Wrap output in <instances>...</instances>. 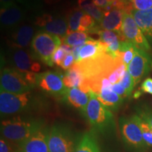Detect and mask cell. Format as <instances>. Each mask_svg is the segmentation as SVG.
<instances>
[{"instance_id":"ba28073f","label":"cell","mask_w":152,"mask_h":152,"mask_svg":"<svg viewBox=\"0 0 152 152\" xmlns=\"http://www.w3.org/2000/svg\"><path fill=\"white\" fill-rule=\"evenodd\" d=\"M49 152H75L76 147L71 132L61 125H55L48 136Z\"/></svg>"},{"instance_id":"7402d4cb","label":"cell","mask_w":152,"mask_h":152,"mask_svg":"<svg viewBox=\"0 0 152 152\" xmlns=\"http://www.w3.org/2000/svg\"><path fill=\"white\" fill-rule=\"evenodd\" d=\"M75 152H100L97 142L92 133L87 132L82 136Z\"/></svg>"},{"instance_id":"ffe728a7","label":"cell","mask_w":152,"mask_h":152,"mask_svg":"<svg viewBox=\"0 0 152 152\" xmlns=\"http://www.w3.org/2000/svg\"><path fill=\"white\" fill-rule=\"evenodd\" d=\"M131 14L145 37L152 38V9L145 11L132 10Z\"/></svg>"},{"instance_id":"836d02e7","label":"cell","mask_w":152,"mask_h":152,"mask_svg":"<svg viewBox=\"0 0 152 152\" xmlns=\"http://www.w3.org/2000/svg\"><path fill=\"white\" fill-rule=\"evenodd\" d=\"M140 117L146 121L152 128V111L150 110L143 109L140 111Z\"/></svg>"},{"instance_id":"2e32d148","label":"cell","mask_w":152,"mask_h":152,"mask_svg":"<svg viewBox=\"0 0 152 152\" xmlns=\"http://www.w3.org/2000/svg\"><path fill=\"white\" fill-rule=\"evenodd\" d=\"M64 83L68 89L77 87L85 93L90 92V89L85 81V77L77 63L65 71L64 74Z\"/></svg>"},{"instance_id":"484cf974","label":"cell","mask_w":152,"mask_h":152,"mask_svg":"<svg viewBox=\"0 0 152 152\" xmlns=\"http://www.w3.org/2000/svg\"><path fill=\"white\" fill-rule=\"evenodd\" d=\"M140 124L144 142L147 146L152 147V128L141 118L140 120Z\"/></svg>"},{"instance_id":"7c38bea8","label":"cell","mask_w":152,"mask_h":152,"mask_svg":"<svg viewBox=\"0 0 152 152\" xmlns=\"http://www.w3.org/2000/svg\"><path fill=\"white\" fill-rule=\"evenodd\" d=\"M152 67V60L149 54L142 49H136L135 54L128 66V71L134 80L135 85L149 73Z\"/></svg>"},{"instance_id":"8fae6325","label":"cell","mask_w":152,"mask_h":152,"mask_svg":"<svg viewBox=\"0 0 152 152\" xmlns=\"http://www.w3.org/2000/svg\"><path fill=\"white\" fill-rule=\"evenodd\" d=\"M35 26L41 31L52 34L64 38L68 33V25L66 17L43 14L37 16Z\"/></svg>"},{"instance_id":"4316f807","label":"cell","mask_w":152,"mask_h":152,"mask_svg":"<svg viewBox=\"0 0 152 152\" xmlns=\"http://www.w3.org/2000/svg\"><path fill=\"white\" fill-rule=\"evenodd\" d=\"M120 83L122 85V86L127 91L128 96H130L132 92V90H134L136 85L134 83V81L132 77V76L130 75V74L128 73V71L125 72V75L123 76V77L121 80V82H120Z\"/></svg>"},{"instance_id":"d6986e66","label":"cell","mask_w":152,"mask_h":152,"mask_svg":"<svg viewBox=\"0 0 152 152\" xmlns=\"http://www.w3.org/2000/svg\"><path fill=\"white\" fill-rule=\"evenodd\" d=\"M63 99L68 104L85 114L87 104L90 101V94L84 92L77 87H74L68 89Z\"/></svg>"},{"instance_id":"5bb4252c","label":"cell","mask_w":152,"mask_h":152,"mask_svg":"<svg viewBox=\"0 0 152 152\" xmlns=\"http://www.w3.org/2000/svg\"><path fill=\"white\" fill-rule=\"evenodd\" d=\"M24 19V11L17 4L7 8L1 9L0 11L1 28L4 30L12 31L20 26Z\"/></svg>"},{"instance_id":"7a4b0ae2","label":"cell","mask_w":152,"mask_h":152,"mask_svg":"<svg viewBox=\"0 0 152 152\" xmlns=\"http://www.w3.org/2000/svg\"><path fill=\"white\" fill-rule=\"evenodd\" d=\"M61 45L60 37L40 30L34 36L30 44V52L35 59L52 67L54 66L52 61L53 55Z\"/></svg>"},{"instance_id":"ac0fdd59","label":"cell","mask_w":152,"mask_h":152,"mask_svg":"<svg viewBox=\"0 0 152 152\" xmlns=\"http://www.w3.org/2000/svg\"><path fill=\"white\" fill-rule=\"evenodd\" d=\"M106 53H107V46L105 44L100 40L92 39L87 42L82 47L80 52L78 62L94 59Z\"/></svg>"},{"instance_id":"1f68e13d","label":"cell","mask_w":152,"mask_h":152,"mask_svg":"<svg viewBox=\"0 0 152 152\" xmlns=\"http://www.w3.org/2000/svg\"><path fill=\"white\" fill-rule=\"evenodd\" d=\"M75 61L73 54H69L66 56L65 59L64 60V61L61 64L60 68L64 70V71H67V70L72 67V66L75 64Z\"/></svg>"},{"instance_id":"d590c367","label":"cell","mask_w":152,"mask_h":152,"mask_svg":"<svg viewBox=\"0 0 152 152\" xmlns=\"http://www.w3.org/2000/svg\"><path fill=\"white\" fill-rule=\"evenodd\" d=\"M0 152H12L10 146L5 141V139L2 137L0 140Z\"/></svg>"},{"instance_id":"8d00e7d4","label":"cell","mask_w":152,"mask_h":152,"mask_svg":"<svg viewBox=\"0 0 152 152\" xmlns=\"http://www.w3.org/2000/svg\"><path fill=\"white\" fill-rule=\"evenodd\" d=\"M16 1H18V0H0L1 9L11 7V6L16 4Z\"/></svg>"},{"instance_id":"5b68a950","label":"cell","mask_w":152,"mask_h":152,"mask_svg":"<svg viewBox=\"0 0 152 152\" xmlns=\"http://www.w3.org/2000/svg\"><path fill=\"white\" fill-rule=\"evenodd\" d=\"M140 117L132 115L120 119V129L124 141L136 149H144L147 146L144 141L140 124Z\"/></svg>"},{"instance_id":"4dcf8cb0","label":"cell","mask_w":152,"mask_h":152,"mask_svg":"<svg viewBox=\"0 0 152 152\" xmlns=\"http://www.w3.org/2000/svg\"><path fill=\"white\" fill-rule=\"evenodd\" d=\"M69 54L70 53H68L60 46L56 52H55L54 55H53L52 58V64H54V65H56V66H59L60 67L61 64H62V62L64 61V59H65L66 56Z\"/></svg>"},{"instance_id":"d6a6232c","label":"cell","mask_w":152,"mask_h":152,"mask_svg":"<svg viewBox=\"0 0 152 152\" xmlns=\"http://www.w3.org/2000/svg\"><path fill=\"white\" fill-rule=\"evenodd\" d=\"M111 90L115 92L116 94H118L119 96H121V97L125 98L128 97V93H127V91L125 90V89L122 86V85L121 83H116V84H114L112 85Z\"/></svg>"},{"instance_id":"9a60e30c","label":"cell","mask_w":152,"mask_h":152,"mask_svg":"<svg viewBox=\"0 0 152 152\" xmlns=\"http://www.w3.org/2000/svg\"><path fill=\"white\" fill-rule=\"evenodd\" d=\"M47 136L48 134L41 129L27 140L19 143L18 152H49Z\"/></svg>"},{"instance_id":"83f0119b","label":"cell","mask_w":152,"mask_h":152,"mask_svg":"<svg viewBox=\"0 0 152 152\" xmlns=\"http://www.w3.org/2000/svg\"><path fill=\"white\" fill-rule=\"evenodd\" d=\"M61 1V0H18V2L23 4L28 7L37 8L38 7H40L42 4L51 5L59 2Z\"/></svg>"},{"instance_id":"e575fe53","label":"cell","mask_w":152,"mask_h":152,"mask_svg":"<svg viewBox=\"0 0 152 152\" xmlns=\"http://www.w3.org/2000/svg\"><path fill=\"white\" fill-rule=\"evenodd\" d=\"M140 89L143 92L152 95V78L148 77L144 80L143 83H142Z\"/></svg>"},{"instance_id":"f1b7e54d","label":"cell","mask_w":152,"mask_h":152,"mask_svg":"<svg viewBox=\"0 0 152 152\" xmlns=\"http://www.w3.org/2000/svg\"><path fill=\"white\" fill-rule=\"evenodd\" d=\"M133 10L145 11L152 9V0H130Z\"/></svg>"},{"instance_id":"d4e9b609","label":"cell","mask_w":152,"mask_h":152,"mask_svg":"<svg viewBox=\"0 0 152 152\" xmlns=\"http://www.w3.org/2000/svg\"><path fill=\"white\" fill-rule=\"evenodd\" d=\"M85 14V11H83L79 7H74L68 11L67 16L68 25V33L75 31H79L80 26L82 18Z\"/></svg>"},{"instance_id":"f546056e","label":"cell","mask_w":152,"mask_h":152,"mask_svg":"<svg viewBox=\"0 0 152 152\" xmlns=\"http://www.w3.org/2000/svg\"><path fill=\"white\" fill-rule=\"evenodd\" d=\"M136 49L137 47L133 45L130 48L127 49L125 52L121 53V58L122 60V62L126 66L127 69H128V66H129V64L132 61L134 54H135Z\"/></svg>"},{"instance_id":"52a82bcc","label":"cell","mask_w":152,"mask_h":152,"mask_svg":"<svg viewBox=\"0 0 152 152\" xmlns=\"http://www.w3.org/2000/svg\"><path fill=\"white\" fill-rule=\"evenodd\" d=\"M61 71H45L37 74L36 86L47 94L64 97L68 88L64 83Z\"/></svg>"},{"instance_id":"cb8c5ba5","label":"cell","mask_w":152,"mask_h":152,"mask_svg":"<svg viewBox=\"0 0 152 152\" xmlns=\"http://www.w3.org/2000/svg\"><path fill=\"white\" fill-rule=\"evenodd\" d=\"M91 39H92V38L85 32H71L68 33L67 35L64 38H62V44H65L68 46L73 47L80 46V45H84L87 42Z\"/></svg>"},{"instance_id":"e0dca14e","label":"cell","mask_w":152,"mask_h":152,"mask_svg":"<svg viewBox=\"0 0 152 152\" xmlns=\"http://www.w3.org/2000/svg\"><path fill=\"white\" fill-rule=\"evenodd\" d=\"M124 14V11L116 8H112L110 11L104 12V17L100 23L102 29L115 32L122 35L121 29Z\"/></svg>"},{"instance_id":"30bf717a","label":"cell","mask_w":152,"mask_h":152,"mask_svg":"<svg viewBox=\"0 0 152 152\" xmlns=\"http://www.w3.org/2000/svg\"><path fill=\"white\" fill-rule=\"evenodd\" d=\"M121 33L125 39L131 42L137 48L147 52L151 49L149 42L131 14L125 13Z\"/></svg>"},{"instance_id":"9c48e42d","label":"cell","mask_w":152,"mask_h":152,"mask_svg":"<svg viewBox=\"0 0 152 152\" xmlns=\"http://www.w3.org/2000/svg\"><path fill=\"white\" fill-rule=\"evenodd\" d=\"M1 90L13 94L30 92L33 86L26 81L23 75L10 67H3L0 77Z\"/></svg>"},{"instance_id":"4fadbf2b","label":"cell","mask_w":152,"mask_h":152,"mask_svg":"<svg viewBox=\"0 0 152 152\" xmlns=\"http://www.w3.org/2000/svg\"><path fill=\"white\" fill-rule=\"evenodd\" d=\"M35 30L28 24L20 25L11 31L8 45L11 49H26L32 42Z\"/></svg>"},{"instance_id":"6da1fadb","label":"cell","mask_w":152,"mask_h":152,"mask_svg":"<svg viewBox=\"0 0 152 152\" xmlns=\"http://www.w3.org/2000/svg\"><path fill=\"white\" fill-rule=\"evenodd\" d=\"M42 123L37 120L15 117L1 122V137L20 143L42 129Z\"/></svg>"},{"instance_id":"74e56055","label":"cell","mask_w":152,"mask_h":152,"mask_svg":"<svg viewBox=\"0 0 152 152\" xmlns=\"http://www.w3.org/2000/svg\"><path fill=\"white\" fill-rule=\"evenodd\" d=\"M83 45H80V46H76L72 47V54H73L74 58H75V62H78L79 61V55L80 49Z\"/></svg>"},{"instance_id":"44dd1931","label":"cell","mask_w":152,"mask_h":152,"mask_svg":"<svg viewBox=\"0 0 152 152\" xmlns=\"http://www.w3.org/2000/svg\"><path fill=\"white\" fill-rule=\"evenodd\" d=\"M97 97L101 103L109 109L116 110L120 107L124 98L121 97L111 90V87L102 88L98 93Z\"/></svg>"},{"instance_id":"277c9868","label":"cell","mask_w":152,"mask_h":152,"mask_svg":"<svg viewBox=\"0 0 152 152\" xmlns=\"http://www.w3.org/2000/svg\"><path fill=\"white\" fill-rule=\"evenodd\" d=\"M32 94L28 92L23 94L1 91L0 92V112L1 115H10L20 113L31 105Z\"/></svg>"},{"instance_id":"3957f363","label":"cell","mask_w":152,"mask_h":152,"mask_svg":"<svg viewBox=\"0 0 152 152\" xmlns=\"http://www.w3.org/2000/svg\"><path fill=\"white\" fill-rule=\"evenodd\" d=\"M89 94L90 101L85 114L89 123L94 128L102 131L110 128L113 122V114L107 107L101 103L94 92L90 91Z\"/></svg>"},{"instance_id":"8992f818","label":"cell","mask_w":152,"mask_h":152,"mask_svg":"<svg viewBox=\"0 0 152 152\" xmlns=\"http://www.w3.org/2000/svg\"><path fill=\"white\" fill-rule=\"evenodd\" d=\"M9 67L21 74L32 72L37 73L41 70V64L26 49H10L9 55Z\"/></svg>"},{"instance_id":"603a6c76","label":"cell","mask_w":152,"mask_h":152,"mask_svg":"<svg viewBox=\"0 0 152 152\" xmlns=\"http://www.w3.org/2000/svg\"><path fill=\"white\" fill-rule=\"evenodd\" d=\"M77 4L80 9L92 16L98 23H101L104 13L102 9L94 4L92 0H77Z\"/></svg>"}]
</instances>
